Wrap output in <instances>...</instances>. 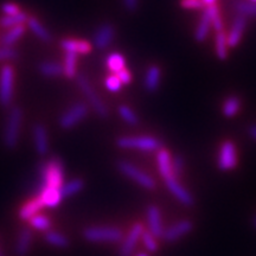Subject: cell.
Returning <instances> with one entry per match:
<instances>
[{"label": "cell", "mask_w": 256, "mask_h": 256, "mask_svg": "<svg viewBox=\"0 0 256 256\" xmlns=\"http://www.w3.org/2000/svg\"><path fill=\"white\" fill-rule=\"evenodd\" d=\"M40 190H60L63 185V164L58 158H51L40 166Z\"/></svg>", "instance_id": "1"}, {"label": "cell", "mask_w": 256, "mask_h": 256, "mask_svg": "<svg viewBox=\"0 0 256 256\" xmlns=\"http://www.w3.org/2000/svg\"><path fill=\"white\" fill-rule=\"evenodd\" d=\"M22 121H23V112L17 106L11 107L8 119H6L4 128V145L6 148L14 150L17 147L19 142V134H20Z\"/></svg>", "instance_id": "2"}, {"label": "cell", "mask_w": 256, "mask_h": 256, "mask_svg": "<svg viewBox=\"0 0 256 256\" xmlns=\"http://www.w3.org/2000/svg\"><path fill=\"white\" fill-rule=\"evenodd\" d=\"M120 148L140 150V151L153 152L162 148V142L154 136H121L116 140Z\"/></svg>", "instance_id": "3"}, {"label": "cell", "mask_w": 256, "mask_h": 256, "mask_svg": "<svg viewBox=\"0 0 256 256\" xmlns=\"http://www.w3.org/2000/svg\"><path fill=\"white\" fill-rule=\"evenodd\" d=\"M76 82H78V88L81 89V92L84 94L86 98H88L89 104H92V110H95V113L98 115V116L104 119V118L108 116V108L107 106L104 104V102L101 100L100 96L98 95V92L94 90L92 86L89 82V80L86 78L84 75L80 74V75L76 76Z\"/></svg>", "instance_id": "4"}, {"label": "cell", "mask_w": 256, "mask_h": 256, "mask_svg": "<svg viewBox=\"0 0 256 256\" xmlns=\"http://www.w3.org/2000/svg\"><path fill=\"white\" fill-rule=\"evenodd\" d=\"M83 236L89 242H119L124 238V232L115 226H90Z\"/></svg>", "instance_id": "5"}, {"label": "cell", "mask_w": 256, "mask_h": 256, "mask_svg": "<svg viewBox=\"0 0 256 256\" xmlns=\"http://www.w3.org/2000/svg\"><path fill=\"white\" fill-rule=\"evenodd\" d=\"M118 168H119L121 174H124L126 177L130 178L136 184H139L140 186L146 188V190H153V188H156V184L154 179L150 174H147L146 172L142 171L139 168H136V165H133L132 162L120 160L118 162Z\"/></svg>", "instance_id": "6"}, {"label": "cell", "mask_w": 256, "mask_h": 256, "mask_svg": "<svg viewBox=\"0 0 256 256\" xmlns=\"http://www.w3.org/2000/svg\"><path fill=\"white\" fill-rule=\"evenodd\" d=\"M14 66L6 64L0 70V104L10 107L14 98Z\"/></svg>", "instance_id": "7"}, {"label": "cell", "mask_w": 256, "mask_h": 256, "mask_svg": "<svg viewBox=\"0 0 256 256\" xmlns=\"http://www.w3.org/2000/svg\"><path fill=\"white\" fill-rule=\"evenodd\" d=\"M88 107L86 104L78 102V104L72 106L60 118V127L63 130H70L75 127L87 116Z\"/></svg>", "instance_id": "8"}, {"label": "cell", "mask_w": 256, "mask_h": 256, "mask_svg": "<svg viewBox=\"0 0 256 256\" xmlns=\"http://www.w3.org/2000/svg\"><path fill=\"white\" fill-rule=\"evenodd\" d=\"M217 165L220 171H232L238 166V156H236L235 144L226 140L220 148V156Z\"/></svg>", "instance_id": "9"}, {"label": "cell", "mask_w": 256, "mask_h": 256, "mask_svg": "<svg viewBox=\"0 0 256 256\" xmlns=\"http://www.w3.org/2000/svg\"><path fill=\"white\" fill-rule=\"evenodd\" d=\"M164 180H165L166 186H168V190L171 191V194H174V196L177 198V200L180 202L182 204H183V206H194V197H192V194L183 186V185L179 183L174 176H171V177L165 178Z\"/></svg>", "instance_id": "10"}, {"label": "cell", "mask_w": 256, "mask_h": 256, "mask_svg": "<svg viewBox=\"0 0 256 256\" xmlns=\"http://www.w3.org/2000/svg\"><path fill=\"white\" fill-rule=\"evenodd\" d=\"M145 232L142 223H136L130 229V232H128V235L124 238L120 247V256H132L134 249L138 241L142 238V232Z\"/></svg>", "instance_id": "11"}, {"label": "cell", "mask_w": 256, "mask_h": 256, "mask_svg": "<svg viewBox=\"0 0 256 256\" xmlns=\"http://www.w3.org/2000/svg\"><path fill=\"white\" fill-rule=\"evenodd\" d=\"M192 229H194V224H192L191 220H179V222L174 223V226H171L170 228L164 230L162 238H164L166 242H176L178 241V240H180L183 236L188 235Z\"/></svg>", "instance_id": "12"}, {"label": "cell", "mask_w": 256, "mask_h": 256, "mask_svg": "<svg viewBox=\"0 0 256 256\" xmlns=\"http://www.w3.org/2000/svg\"><path fill=\"white\" fill-rule=\"evenodd\" d=\"M115 36V28L112 24H102L100 28H98L94 34V44L95 48L98 50H104L110 46L112 42L114 40Z\"/></svg>", "instance_id": "13"}, {"label": "cell", "mask_w": 256, "mask_h": 256, "mask_svg": "<svg viewBox=\"0 0 256 256\" xmlns=\"http://www.w3.org/2000/svg\"><path fill=\"white\" fill-rule=\"evenodd\" d=\"M147 223H148V232L156 238H162L164 226H162V215H160V210L156 206L147 208Z\"/></svg>", "instance_id": "14"}, {"label": "cell", "mask_w": 256, "mask_h": 256, "mask_svg": "<svg viewBox=\"0 0 256 256\" xmlns=\"http://www.w3.org/2000/svg\"><path fill=\"white\" fill-rule=\"evenodd\" d=\"M34 144L36 152L40 156H46L49 152V136L44 124H36L34 127Z\"/></svg>", "instance_id": "15"}, {"label": "cell", "mask_w": 256, "mask_h": 256, "mask_svg": "<svg viewBox=\"0 0 256 256\" xmlns=\"http://www.w3.org/2000/svg\"><path fill=\"white\" fill-rule=\"evenodd\" d=\"M246 28H247V18L243 16H238V18L234 20L232 26L230 28L229 34H226L228 38V46L229 48H236L242 40L243 34H244Z\"/></svg>", "instance_id": "16"}, {"label": "cell", "mask_w": 256, "mask_h": 256, "mask_svg": "<svg viewBox=\"0 0 256 256\" xmlns=\"http://www.w3.org/2000/svg\"><path fill=\"white\" fill-rule=\"evenodd\" d=\"M60 48L66 52H72L76 55H86L92 51L90 43L81 40H63L60 42Z\"/></svg>", "instance_id": "17"}, {"label": "cell", "mask_w": 256, "mask_h": 256, "mask_svg": "<svg viewBox=\"0 0 256 256\" xmlns=\"http://www.w3.org/2000/svg\"><path fill=\"white\" fill-rule=\"evenodd\" d=\"M156 162H158L159 174L162 178L165 179L174 176V172H172V159L168 150H159L158 154H156Z\"/></svg>", "instance_id": "18"}, {"label": "cell", "mask_w": 256, "mask_h": 256, "mask_svg": "<svg viewBox=\"0 0 256 256\" xmlns=\"http://www.w3.org/2000/svg\"><path fill=\"white\" fill-rule=\"evenodd\" d=\"M160 78H162V70L159 66L152 64L148 66L145 76V89L148 92H154L159 88Z\"/></svg>", "instance_id": "19"}, {"label": "cell", "mask_w": 256, "mask_h": 256, "mask_svg": "<svg viewBox=\"0 0 256 256\" xmlns=\"http://www.w3.org/2000/svg\"><path fill=\"white\" fill-rule=\"evenodd\" d=\"M44 206L38 197L34 198V200H28L26 204L22 206L20 211H19V217L23 220H30L32 217L38 215V212L43 209Z\"/></svg>", "instance_id": "20"}, {"label": "cell", "mask_w": 256, "mask_h": 256, "mask_svg": "<svg viewBox=\"0 0 256 256\" xmlns=\"http://www.w3.org/2000/svg\"><path fill=\"white\" fill-rule=\"evenodd\" d=\"M32 242V232L28 228H23L19 232L17 244H16V254L18 256H25L30 250Z\"/></svg>", "instance_id": "21"}, {"label": "cell", "mask_w": 256, "mask_h": 256, "mask_svg": "<svg viewBox=\"0 0 256 256\" xmlns=\"http://www.w3.org/2000/svg\"><path fill=\"white\" fill-rule=\"evenodd\" d=\"M211 26V17L209 12L206 10H204L203 14L200 19V23H198L196 31H194V40L197 42H204L206 40L208 34H209V30Z\"/></svg>", "instance_id": "22"}, {"label": "cell", "mask_w": 256, "mask_h": 256, "mask_svg": "<svg viewBox=\"0 0 256 256\" xmlns=\"http://www.w3.org/2000/svg\"><path fill=\"white\" fill-rule=\"evenodd\" d=\"M228 38H226V34L223 31H218L216 34L215 38V51L217 58L220 60H226L228 58L229 51H228Z\"/></svg>", "instance_id": "23"}, {"label": "cell", "mask_w": 256, "mask_h": 256, "mask_svg": "<svg viewBox=\"0 0 256 256\" xmlns=\"http://www.w3.org/2000/svg\"><path fill=\"white\" fill-rule=\"evenodd\" d=\"M25 28L24 25H18V26H14L6 32L4 34V37L2 38V46H8L12 48L14 46L17 42L23 37V34H25Z\"/></svg>", "instance_id": "24"}, {"label": "cell", "mask_w": 256, "mask_h": 256, "mask_svg": "<svg viewBox=\"0 0 256 256\" xmlns=\"http://www.w3.org/2000/svg\"><path fill=\"white\" fill-rule=\"evenodd\" d=\"M63 75H66L68 78H76V76H78V55L76 54L66 52Z\"/></svg>", "instance_id": "25"}, {"label": "cell", "mask_w": 256, "mask_h": 256, "mask_svg": "<svg viewBox=\"0 0 256 256\" xmlns=\"http://www.w3.org/2000/svg\"><path fill=\"white\" fill-rule=\"evenodd\" d=\"M28 28H30V30L34 32V34H36V36L40 38V40H43V42H50L51 40L50 32L46 30V26H44V25L42 24L37 18L28 17Z\"/></svg>", "instance_id": "26"}, {"label": "cell", "mask_w": 256, "mask_h": 256, "mask_svg": "<svg viewBox=\"0 0 256 256\" xmlns=\"http://www.w3.org/2000/svg\"><path fill=\"white\" fill-rule=\"evenodd\" d=\"M28 16L25 12H19L17 14L14 16H5L0 19V26L4 28H12L18 25H23L24 23H28Z\"/></svg>", "instance_id": "27"}, {"label": "cell", "mask_w": 256, "mask_h": 256, "mask_svg": "<svg viewBox=\"0 0 256 256\" xmlns=\"http://www.w3.org/2000/svg\"><path fill=\"white\" fill-rule=\"evenodd\" d=\"M106 66L112 74H116L120 70L124 69L126 60H124V55H121L120 52H112L106 58Z\"/></svg>", "instance_id": "28"}, {"label": "cell", "mask_w": 256, "mask_h": 256, "mask_svg": "<svg viewBox=\"0 0 256 256\" xmlns=\"http://www.w3.org/2000/svg\"><path fill=\"white\" fill-rule=\"evenodd\" d=\"M38 69L46 78H58L63 75V66L56 62H43L40 64Z\"/></svg>", "instance_id": "29"}, {"label": "cell", "mask_w": 256, "mask_h": 256, "mask_svg": "<svg viewBox=\"0 0 256 256\" xmlns=\"http://www.w3.org/2000/svg\"><path fill=\"white\" fill-rule=\"evenodd\" d=\"M241 108V100L238 96H229L226 101H224L222 112L226 118H234L240 112Z\"/></svg>", "instance_id": "30"}, {"label": "cell", "mask_w": 256, "mask_h": 256, "mask_svg": "<svg viewBox=\"0 0 256 256\" xmlns=\"http://www.w3.org/2000/svg\"><path fill=\"white\" fill-rule=\"evenodd\" d=\"M83 186H84V183H83L82 179H72V180L68 182L66 184L62 185V188H60V194H62L63 198L70 197L72 194H78L83 188Z\"/></svg>", "instance_id": "31"}, {"label": "cell", "mask_w": 256, "mask_h": 256, "mask_svg": "<svg viewBox=\"0 0 256 256\" xmlns=\"http://www.w3.org/2000/svg\"><path fill=\"white\" fill-rule=\"evenodd\" d=\"M235 10L238 16L243 17H256V2H244L241 0L235 5Z\"/></svg>", "instance_id": "32"}, {"label": "cell", "mask_w": 256, "mask_h": 256, "mask_svg": "<svg viewBox=\"0 0 256 256\" xmlns=\"http://www.w3.org/2000/svg\"><path fill=\"white\" fill-rule=\"evenodd\" d=\"M46 241L57 248H66L69 246L68 238L58 232H48L46 234Z\"/></svg>", "instance_id": "33"}, {"label": "cell", "mask_w": 256, "mask_h": 256, "mask_svg": "<svg viewBox=\"0 0 256 256\" xmlns=\"http://www.w3.org/2000/svg\"><path fill=\"white\" fill-rule=\"evenodd\" d=\"M118 112H119V115L121 116V119L126 121L127 124H132V126H136L139 122V118H138V115L136 112H134L132 108H130L128 106H120L119 108H118Z\"/></svg>", "instance_id": "34"}, {"label": "cell", "mask_w": 256, "mask_h": 256, "mask_svg": "<svg viewBox=\"0 0 256 256\" xmlns=\"http://www.w3.org/2000/svg\"><path fill=\"white\" fill-rule=\"evenodd\" d=\"M206 10L209 12V14L211 17V25H212V28H215L216 32L223 31V22H222V18H220L218 6L211 5V6H208V8H206Z\"/></svg>", "instance_id": "35"}, {"label": "cell", "mask_w": 256, "mask_h": 256, "mask_svg": "<svg viewBox=\"0 0 256 256\" xmlns=\"http://www.w3.org/2000/svg\"><path fill=\"white\" fill-rule=\"evenodd\" d=\"M30 223H31L32 228L37 229V230H42V232H46V230H49L51 226L50 220L46 216L40 215V214L32 217V218L30 220Z\"/></svg>", "instance_id": "36"}, {"label": "cell", "mask_w": 256, "mask_h": 256, "mask_svg": "<svg viewBox=\"0 0 256 256\" xmlns=\"http://www.w3.org/2000/svg\"><path fill=\"white\" fill-rule=\"evenodd\" d=\"M142 240L144 246H145V248L147 249V250L151 252H156V250H158V242H156V238L152 235L151 232H144Z\"/></svg>", "instance_id": "37"}, {"label": "cell", "mask_w": 256, "mask_h": 256, "mask_svg": "<svg viewBox=\"0 0 256 256\" xmlns=\"http://www.w3.org/2000/svg\"><path fill=\"white\" fill-rule=\"evenodd\" d=\"M104 84L108 90L113 92H118L121 89V87H122V83H121V81L118 78V76L115 75V74H112V75H110L106 78Z\"/></svg>", "instance_id": "38"}, {"label": "cell", "mask_w": 256, "mask_h": 256, "mask_svg": "<svg viewBox=\"0 0 256 256\" xmlns=\"http://www.w3.org/2000/svg\"><path fill=\"white\" fill-rule=\"evenodd\" d=\"M18 56L17 50L14 49V48H8V46H2L0 48V62L2 60H16Z\"/></svg>", "instance_id": "39"}, {"label": "cell", "mask_w": 256, "mask_h": 256, "mask_svg": "<svg viewBox=\"0 0 256 256\" xmlns=\"http://www.w3.org/2000/svg\"><path fill=\"white\" fill-rule=\"evenodd\" d=\"M184 170V160L180 156H176L174 159H172V172H174V176L176 178H178L179 176L183 174Z\"/></svg>", "instance_id": "40"}, {"label": "cell", "mask_w": 256, "mask_h": 256, "mask_svg": "<svg viewBox=\"0 0 256 256\" xmlns=\"http://www.w3.org/2000/svg\"><path fill=\"white\" fill-rule=\"evenodd\" d=\"M180 6L188 10H203L206 8L202 0H182Z\"/></svg>", "instance_id": "41"}, {"label": "cell", "mask_w": 256, "mask_h": 256, "mask_svg": "<svg viewBox=\"0 0 256 256\" xmlns=\"http://www.w3.org/2000/svg\"><path fill=\"white\" fill-rule=\"evenodd\" d=\"M2 10L6 16H14L20 12L19 6L14 4V2H5V4L2 5Z\"/></svg>", "instance_id": "42"}, {"label": "cell", "mask_w": 256, "mask_h": 256, "mask_svg": "<svg viewBox=\"0 0 256 256\" xmlns=\"http://www.w3.org/2000/svg\"><path fill=\"white\" fill-rule=\"evenodd\" d=\"M115 75L118 76V78L120 80L122 84H130V83L132 82V74H130V70H127L126 68L118 72Z\"/></svg>", "instance_id": "43"}, {"label": "cell", "mask_w": 256, "mask_h": 256, "mask_svg": "<svg viewBox=\"0 0 256 256\" xmlns=\"http://www.w3.org/2000/svg\"><path fill=\"white\" fill-rule=\"evenodd\" d=\"M124 6L126 8L127 11L134 12L139 5V0H122Z\"/></svg>", "instance_id": "44"}, {"label": "cell", "mask_w": 256, "mask_h": 256, "mask_svg": "<svg viewBox=\"0 0 256 256\" xmlns=\"http://www.w3.org/2000/svg\"><path fill=\"white\" fill-rule=\"evenodd\" d=\"M248 133H249V136H250L252 138V139L256 140V124H254V126L249 127Z\"/></svg>", "instance_id": "45"}, {"label": "cell", "mask_w": 256, "mask_h": 256, "mask_svg": "<svg viewBox=\"0 0 256 256\" xmlns=\"http://www.w3.org/2000/svg\"><path fill=\"white\" fill-rule=\"evenodd\" d=\"M216 2L217 0H202V2H203L206 8H208V6H211V5H216Z\"/></svg>", "instance_id": "46"}, {"label": "cell", "mask_w": 256, "mask_h": 256, "mask_svg": "<svg viewBox=\"0 0 256 256\" xmlns=\"http://www.w3.org/2000/svg\"><path fill=\"white\" fill-rule=\"evenodd\" d=\"M252 226H254V228L256 229V217L254 218V222H252Z\"/></svg>", "instance_id": "47"}, {"label": "cell", "mask_w": 256, "mask_h": 256, "mask_svg": "<svg viewBox=\"0 0 256 256\" xmlns=\"http://www.w3.org/2000/svg\"><path fill=\"white\" fill-rule=\"evenodd\" d=\"M138 256H148V255H147V254H139Z\"/></svg>", "instance_id": "48"}, {"label": "cell", "mask_w": 256, "mask_h": 256, "mask_svg": "<svg viewBox=\"0 0 256 256\" xmlns=\"http://www.w3.org/2000/svg\"><path fill=\"white\" fill-rule=\"evenodd\" d=\"M252 2H256V0H252Z\"/></svg>", "instance_id": "49"}, {"label": "cell", "mask_w": 256, "mask_h": 256, "mask_svg": "<svg viewBox=\"0 0 256 256\" xmlns=\"http://www.w3.org/2000/svg\"><path fill=\"white\" fill-rule=\"evenodd\" d=\"M0 256H2V252H0Z\"/></svg>", "instance_id": "50"}]
</instances>
